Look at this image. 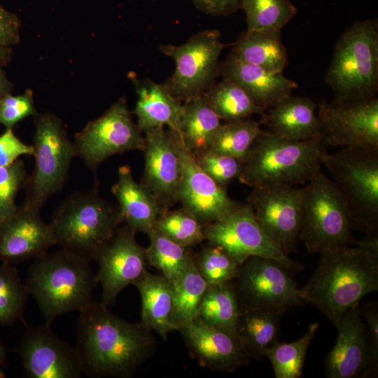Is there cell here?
Wrapping results in <instances>:
<instances>
[{
  "instance_id": "23",
  "label": "cell",
  "mask_w": 378,
  "mask_h": 378,
  "mask_svg": "<svg viewBox=\"0 0 378 378\" xmlns=\"http://www.w3.org/2000/svg\"><path fill=\"white\" fill-rule=\"evenodd\" d=\"M223 78L243 88L259 106L267 109L298 88L283 73H273L244 62L232 52L220 69Z\"/></svg>"
},
{
  "instance_id": "43",
  "label": "cell",
  "mask_w": 378,
  "mask_h": 378,
  "mask_svg": "<svg viewBox=\"0 0 378 378\" xmlns=\"http://www.w3.org/2000/svg\"><path fill=\"white\" fill-rule=\"evenodd\" d=\"M35 113L30 92L17 96L8 94L0 97V124L6 130H13L18 122Z\"/></svg>"
},
{
  "instance_id": "29",
  "label": "cell",
  "mask_w": 378,
  "mask_h": 378,
  "mask_svg": "<svg viewBox=\"0 0 378 378\" xmlns=\"http://www.w3.org/2000/svg\"><path fill=\"white\" fill-rule=\"evenodd\" d=\"M220 119L202 94L195 96L183 105L178 132L186 148L195 156L209 150L221 125Z\"/></svg>"
},
{
  "instance_id": "21",
  "label": "cell",
  "mask_w": 378,
  "mask_h": 378,
  "mask_svg": "<svg viewBox=\"0 0 378 378\" xmlns=\"http://www.w3.org/2000/svg\"><path fill=\"white\" fill-rule=\"evenodd\" d=\"M55 244L52 228L41 218L40 211L24 204L0 221L2 263L13 265L36 258Z\"/></svg>"
},
{
  "instance_id": "47",
  "label": "cell",
  "mask_w": 378,
  "mask_h": 378,
  "mask_svg": "<svg viewBox=\"0 0 378 378\" xmlns=\"http://www.w3.org/2000/svg\"><path fill=\"white\" fill-rule=\"evenodd\" d=\"M203 11L215 15H228L240 8L241 0H192Z\"/></svg>"
},
{
  "instance_id": "30",
  "label": "cell",
  "mask_w": 378,
  "mask_h": 378,
  "mask_svg": "<svg viewBox=\"0 0 378 378\" xmlns=\"http://www.w3.org/2000/svg\"><path fill=\"white\" fill-rule=\"evenodd\" d=\"M232 52L244 62L273 73H283L288 64L281 30L246 31L237 41Z\"/></svg>"
},
{
  "instance_id": "45",
  "label": "cell",
  "mask_w": 378,
  "mask_h": 378,
  "mask_svg": "<svg viewBox=\"0 0 378 378\" xmlns=\"http://www.w3.org/2000/svg\"><path fill=\"white\" fill-rule=\"evenodd\" d=\"M360 316L365 321L367 337L374 360L378 363V304L370 300L361 307H359Z\"/></svg>"
},
{
  "instance_id": "4",
  "label": "cell",
  "mask_w": 378,
  "mask_h": 378,
  "mask_svg": "<svg viewBox=\"0 0 378 378\" xmlns=\"http://www.w3.org/2000/svg\"><path fill=\"white\" fill-rule=\"evenodd\" d=\"M90 262L61 248L35 258L25 285L46 324L59 316L85 308L97 285Z\"/></svg>"
},
{
  "instance_id": "3",
  "label": "cell",
  "mask_w": 378,
  "mask_h": 378,
  "mask_svg": "<svg viewBox=\"0 0 378 378\" xmlns=\"http://www.w3.org/2000/svg\"><path fill=\"white\" fill-rule=\"evenodd\" d=\"M323 136L290 140L263 131L253 143L237 179L250 187L308 182L328 153Z\"/></svg>"
},
{
  "instance_id": "32",
  "label": "cell",
  "mask_w": 378,
  "mask_h": 378,
  "mask_svg": "<svg viewBox=\"0 0 378 378\" xmlns=\"http://www.w3.org/2000/svg\"><path fill=\"white\" fill-rule=\"evenodd\" d=\"M207 286L197 270L193 260L172 284V308L169 320L174 330L178 331L195 321Z\"/></svg>"
},
{
  "instance_id": "46",
  "label": "cell",
  "mask_w": 378,
  "mask_h": 378,
  "mask_svg": "<svg viewBox=\"0 0 378 378\" xmlns=\"http://www.w3.org/2000/svg\"><path fill=\"white\" fill-rule=\"evenodd\" d=\"M20 22L18 17L0 4V44L9 47L19 42Z\"/></svg>"
},
{
  "instance_id": "35",
  "label": "cell",
  "mask_w": 378,
  "mask_h": 378,
  "mask_svg": "<svg viewBox=\"0 0 378 378\" xmlns=\"http://www.w3.org/2000/svg\"><path fill=\"white\" fill-rule=\"evenodd\" d=\"M261 121L243 118L221 124L209 150L244 161L255 139L263 132Z\"/></svg>"
},
{
  "instance_id": "10",
  "label": "cell",
  "mask_w": 378,
  "mask_h": 378,
  "mask_svg": "<svg viewBox=\"0 0 378 378\" xmlns=\"http://www.w3.org/2000/svg\"><path fill=\"white\" fill-rule=\"evenodd\" d=\"M293 273L279 261L253 255L231 281L240 308L280 310L304 305Z\"/></svg>"
},
{
  "instance_id": "11",
  "label": "cell",
  "mask_w": 378,
  "mask_h": 378,
  "mask_svg": "<svg viewBox=\"0 0 378 378\" xmlns=\"http://www.w3.org/2000/svg\"><path fill=\"white\" fill-rule=\"evenodd\" d=\"M204 240L229 254L239 265L250 256L257 255L276 260L293 274L303 266L290 259L266 235L257 223L251 206L246 203L224 218L204 225Z\"/></svg>"
},
{
  "instance_id": "16",
  "label": "cell",
  "mask_w": 378,
  "mask_h": 378,
  "mask_svg": "<svg viewBox=\"0 0 378 378\" xmlns=\"http://www.w3.org/2000/svg\"><path fill=\"white\" fill-rule=\"evenodd\" d=\"M317 117L327 146L378 148V99L340 102L323 99Z\"/></svg>"
},
{
  "instance_id": "15",
  "label": "cell",
  "mask_w": 378,
  "mask_h": 378,
  "mask_svg": "<svg viewBox=\"0 0 378 378\" xmlns=\"http://www.w3.org/2000/svg\"><path fill=\"white\" fill-rule=\"evenodd\" d=\"M136 232L126 225L119 226L94 256L96 279L102 288L101 302L107 307L113 305L119 293L147 271L146 248L136 242Z\"/></svg>"
},
{
  "instance_id": "39",
  "label": "cell",
  "mask_w": 378,
  "mask_h": 378,
  "mask_svg": "<svg viewBox=\"0 0 378 378\" xmlns=\"http://www.w3.org/2000/svg\"><path fill=\"white\" fill-rule=\"evenodd\" d=\"M204 225L186 208L163 212L157 219L155 228L173 241L186 247L204 241Z\"/></svg>"
},
{
  "instance_id": "31",
  "label": "cell",
  "mask_w": 378,
  "mask_h": 378,
  "mask_svg": "<svg viewBox=\"0 0 378 378\" xmlns=\"http://www.w3.org/2000/svg\"><path fill=\"white\" fill-rule=\"evenodd\" d=\"M239 311L240 306L231 281L208 285L195 321L237 336L236 325Z\"/></svg>"
},
{
  "instance_id": "18",
  "label": "cell",
  "mask_w": 378,
  "mask_h": 378,
  "mask_svg": "<svg viewBox=\"0 0 378 378\" xmlns=\"http://www.w3.org/2000/svg\"><path fill=\"white\" fill-rule=\"evenodd\" d=\"M335 344L326 358L324 371L328 378H371L377 376L378 363L371 354L359 303L345 311L334 325Z\"/></svg>"
},
{
  "instance_id": "50",
  "label": "cell",
  "mask_w": 378,
  "mask_h": 378,
  "mask_svg": "<svg viewBox=\"0 0 378 378\" xmlns=\"http://www.w3.org/2000/svg\"><path fill=\"white\" fill-rule=\"evenodd\" d=\"M6 366V352L0 341V367Z\"/></svg>"
},
{
  "instance_id": "28",
  "label": "cell",
  "mask_w": 378,
  "mask_h": 378,
  "mask_svg": "<svg viewBox=\"0 0 378 378\" xmlns=\"http://www.w3.org/2000/svg\"><path fill=\"white\" fill-rule=\"evenodd\" d=\"M284 313L280 310L240 308L236 332L250 358L261 360L279 341Z\"/></svg>"
},
{
  "instance_id": "1",
  "label": "cell",
  "mask_w": 378,
  "mask_h": 378,
  "mask_svg": "<svg viewBox=\"0 0 378 378\" xmlns=\"http://www.w3.org/2000/svg\"><path fill=\"white\" fill-rule=\"evenodd\" d=\"M155 344L150 328L120 318L102 302H92L79 312L75 347L83 373L90 377H132Z\"/></svg>"
},
{
  "instance_id": "33",
  "label": "cell",
  "mask_w": 378,
  "mask_h": 378,
  "mask_svg": "<svg viewBox=\"0 0 378 378\" xmlns=\"http://www.w3.org/2000/svg\"><path fill=\"white\" fill-rule=\"evenodd\" d=\"M203 96L219 118L225 122L246 118L253 114L262 117L267 110L258 105L239 85L226 78Z\"/></svg>"
},
{
  "instance_id": "36",
  "label": "cell",
  "mask_w": 378,
  "mask_h": 378,
  "mask_svg": "<svg viewBox=\"0 0 378 378\" xmlns=\"http://www.w3.org/2000/svg\"><path fill=\"white\" fill-rule=\"evenodd\" d=\"M248 31L281 30L296 15L290 0H241Z\"/></svg>"
},
{
  "instance_id": "27",
  "label": "cell",
  "mask_w": 378,
  "mask_h": 378,
  "mask_svg": "<svg viewBox=\"0 0 378 378\" xmlns=\"http://www.w3.org/2000/svg\"><path fill=\"white\" fill-rule=\"evenodd\" d=\"M141 299V322L156 332L164 341L174 330L170 323L172 308V284L163 275L148 270L134 283Z\"/></svg>"
},
{
  "instance_id": "51",
  "label": "cell",
  "mask_w": 378,
  "mask_h": 378,
  "mask_svg": "<svg viewBox=\"0 0 378 378\" xmlns=\"http://www.w3.org/2000/svg\"><path fill=\"white\" fill-rule=\"evenodd\" d=\"M3 218H1V216H0V221L2 220Z\"/></svg>"
},
{
  "instance_id": "7",
  "label": "cell",
  "mask_w": 378,
  "mask_h": 378,
  "mask_svg": "<svg viewBox=\"0 0 378 378\" xmlns=\"http://www.w3.org/2000/svg\"><path fill=\"white\" fill-rule=\"evenodd\" d=\"M351 230L378 235V148H342L323 159Z\"/></svg>"
},
{
  "instance_id": "9",
  "label": "cell",
  "mask_w": 378,
  "mask_h": 378,
  "mask_svg": "<svg viewBox=\"0 0 378 378\" xmlns=\"http://www.w3.org/2000/svg\"><path fill=\"white\" fill-rule=\"evenodd\" d=\"M35 129L33 138L35 164L22 188L25 192L23 204L40 211L64 187L76 154L74 143L55 115H38Z\"/></svg>"
},
{
  "instance_id": "13",
  "label": "cell",
  "mask_w": 378,
  "mask_h": 378,
  "mask_svg": "<svg viewBox=\"0 0 378 378\" xmlns=\"http://www.w3.org/2000/svg\"><path fill=\"white\" fill-rule=\"evenodd\" d=\"M302 200L296 186L255 187L247 198L261 229L288 255L297 252Z\"/></svg>"
},
{
  "instance_id": "12",
  "label": "cell",
  "mask_w": 378,
  "mask_h": 378,
  "mask_svg": "<svg viewBox=\"0 0 378 378\" xmlns=\"http://www.w3.org/2000/svg\"><path fill=\"white\" fill-rule=\"evenodd\" d=\"M141 132L132 120L125 101L120 100L75 136L76 156L94 172L112 155L135 150L143 151L145 139Z\"/></svg>"
},
{
  "instance_id": "34",
  "label": "cell",
  "mask_w": 378,
  "mask_h": 378,
  "mask_svg": "<svg viewBox=\"0 0 378 378\" xmlns=\"http://www.w3.org/2000/svg\"><path fill=\"white\" fill-rule=\"evenodd\" d=\"M148 235L150 239V244L146 248L148 263L173 284L193 260L194 253L190 247L178 244L155 227Z\"/></svg>"
},
{
  "instance_id": "37",
  "label": "cell",
  "mask_w": 378,
  "mask_h": 378,
  "mask_svg": "<svg viewBox=\"0 0 378 378\" xmlns=\"http://www.w3.org/2000/svg\"><path fill=\"white\" fill-rule=\"evenodd\" d=\"M318 323L310 324L306 333L290 343L277 342L267 352L276 378H300L302 375L308 347L318 328Z\"/></svg>"
},
{
  "instance_id": "38",
  "label": "cell",
  "mask_w": 378,
  "mask_h": 378,
  "mask_svg": "<svg viewBox=\"0 0 378 378\" xmlns=\"http://www.w3.org/2000/svg\"><path fill=\"white\" fill-rule=\"evenodd\" d=\"M29 293L13 265H0V325H11L22 318Z\"/></svg>"
},
{
  "instance_id": "5",
  "label": "cell",
  "mask_w": 378,
  "mask_h": 378,
  "mask_svg": "<svg viewBox=\"0 0 378 378\" xmlns=\"http://www.w3.org/2000/svg\"><path fill=\"white\" fill-rule=\"evenodd\" d=\"M324 80L333 100L358 102L377 97L378 92V22L356 21L337 41Z\"/></svg>"
},
{
  "instance_id": "40",
  "label": "cell",
  "mask_w": 378,
  "mask_h": 378,
  "mask_svg": "<svg viewBox=\"0 0 378 378\" xmlns=\"http://www.w3.org/2000/svg\"><path fill=\"white\" fill-rule=\"evenodd\" d=\"M193 262L207 285L232 281L239 266L224 250L208 242L197 253H194Z\"/></svg>"
},
{
  "instance_id": "24",
  "label": "cell",
  "mask_w": 378,
  "mask_h": 378,
  "mask_svg": "<svg viewBox=\"0 0 378 378\" xmlns=\"http://www.w3.org/2000/svg\"><path fill=\"white\" fill-rule=\"evenodd\" d=\"M318 104L307 97L288 94L266 110L261 120L269 132L290 140L323 136L316 110Z\"/></svg>"
},
{
  "instance_id": "42",
  "label": "cell",
  "mask_w": 378,
  "mask_h": 378,
  "mask_svg": "<svg viewBox=\"0 0 378 378\" xmlns=\"http://www.w3.org/2000/svg\"><path fill=\"white\" fill-rule=\"evenodd\" d=\"M27 176L22 160L8 166H0V216L3 219L16 209L15 197L23 188Z\"/></svg>"
},
{
  "instance_id": "22",
  "label": "cell",
  "mask_w": 378,
  "mask_h": 378,
  "mask_svg": "<svg viewBox=\"0 0 378 378\" xmlns=\"http://www.w3.org/2000/svg\"><path fill=\"white\" fill-rule=\"evenodd\" d=\"M178 331L190 356L211 370L232 372L250 361L239 338L223 329L194 321Z\"/></svg>"
},
{
  "instance_id": "19",
  "label": "cell",
  "mask_w": 378,
  "mask_h": 378,
  "mask_svg": "<svg viewBox=\"0 0 378 378\" xmlns=\"http://www.w3.org/2000/svg\"><path fill=\"white\" fill-rule=\"evenodd\" d=\"M170 131V130H169ZM173 134L181 158L182 174L178 202L203 225L224 218L241 203L231 199L226 190L215 182L197 164L178 135Z\"/></svg>"
},
{
  "instance_id": "6",
  "label": "cell",
  "mask_w": 378,
  "mask_h": 378,
  "mask_svg": "<svg viewBox=\"0 0 378 378\" xmlns=\"http://www.w3.org/2000/svg\"><path fill=\"white\" fill-rule=\"evenodd\" d=\"M49 224L56 244L90 262L122 221L118 208L100 195L97 182L89 190L64 200Z\"/></svg>"
},
{
  "instance_id": "8",
  "label": "cell",
  "mask_w": 378,
  "mask_h": 378,
  "mask_svg": "<svg viewBox=\"0 0 378 378\" xmlns=\"http://www.w3.org/2000/svg\"><path fill=\"white\" fill-rule=\"evenodd\" d=\"M303 187L299 241L310 253L354 244L348 216L335 186L319 169Z\"/></svg>"
},
{
  "instance_id": "26",
  "label": "cell",
  "mask_w": 378,
  "mask_h": 378,
  "mask_svg": "<svg viewBox=\"0 0 378 378\" xmlns=\"http://www.w3.org/2000/svg\"><path fill=\"white\" fill-rule=\"evenodd\" d=\"M136 93L134 113L141 132L167 125L170 131L178 132L183 105L165 85L147 81L137 87Z\"/></svg>"
},
{
  "instance_id": "14",
  "label": "cell",
  "mask_w": 378,
  "mask_h": 378,
  "mask_svg": "<svg viewBox=\"0 0 378 378\" xmlns=\"http://www.w3.org/2000/svg\"><path fill=\"white\" fill-rule=\"evenodd\" d=\"M224 46L218 30L200 32L181 46H162L161 50L176 64L165 85L170 93L178 100L200 94L215 75Z\"/></svg>"
},
{
  "instance_id": "25",
  "label": "cell",
  "mask_w": 378,
  "mask_h": 378,
  "mask_svg": "<svg viewBox=\"0 0 378 378\" xmlns=\"http://www.w3.org/2000/svg\"><path fill=\"white\" fill-rule=\"evenodd\" d=\"M118 174V179L111 190L118 202L122 223L136 232L148 234L164 211L155 197L143 184L134 180L128 165L120 167Z\"/></svg>"
},
{
  "instance_id": "17",
  "label": "cell",
  "mask_w": 378,
  "mask_h": 378,
  "mask_svg": "<svg viewBox=\"0 0 378 378\" xmlns=\"http://www.w3.org/2000/svg\"><path fill=\"white\" fill-rule=\"evenodd\" d=\"M30 378H78L83 370L76 349L45 325L27 328L17 348Z\"/></svg>"
},
{
  "instance_id": "41",
  "label": "cell",
  "mask_w": 378,
  "mask_h": 378,
  "mask_svg": "<svg viewBox=\"0 0 378 378\" xmlns=\"http://www.w3.org/2000/svg\"><path fill=\"white\" fill-rule=\"evenodd\" d=\"M193 157L199 167L223 187L226 188L239 175L242 162L233 157L210 150Z\"/></svg>"
},
{
  "instance_id": "44",
  "label": "cell",
  "mask_w": 378,
  "mask_h": 378,
  "mask_svg": "<svg viewBox=\"0 0 378 378\" xmlns=\"http://www.w3.org/2000/svg\"><path fill=\"white\" fill-rule=\"evenodd\" d=\"M33 145L23 143L13 133V130H6L0 135V166H8L24 155H34Z\"/></svg>"
},
{
  "instance_id": "49",
  "label": "cell",
  "mask_w": 378,
  "mask_h": 378,
  "mask_svg": "<svg viewBox=\"0 0 378 378\" xmlns=\"http://www.w3.org/2000/svg\"><path fill=\"white\" fill-rule=\"evenodd\" d=\"M11 49L0 44V65L4 66L7 64L11 58Z\"/></svg>"
},
{
  "instance_id": "2",
  "label": "cell",
  "mask_w": 378,
  "mask_h": 378,
  "mask_svg": "<svg viewBox=\"0 0 378 378\" xmlns=\"http://www.w3.org/2000/svg\"><path fill=\"white\" fill-rule=\"evenodd\" d=\"M320 255L314 272L300 292L304 303L316 307L335 325L349 307L378 290V235Z\"/></svg>"
},
{
  "instance_id": "48",
  "label": "cell",
  "mask_w": 378,
  "mask_h": 378,
  "mask_svg": "<svg viewBox=\"0 0 378 378\" xmlns=\"http://www.w3.org/2000/svg\"><path fill=\"white\" fill-rule=\"evenodd\" d=\"M11 89L12 85L3 71L2 66L0 65V97L10 94Z\"/></svg>"
},
{
  "instance_id": "20",
  "label": "cell",
  "mask_w": 378,
  "mask_h": 378,
  "mask_svg": "<svg viewBox=\"0 0 378 378\" xmlns=\"http://www.w3.org/2000/svg\"><path fill=\"white\" fill-rule=\"evenodd\" d=\"M143 184L165 211L178 202L182 167L178 148L172 132L163 127L144 132Z\"/></svg>"
}]
</instances>
